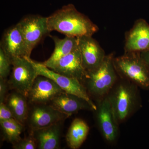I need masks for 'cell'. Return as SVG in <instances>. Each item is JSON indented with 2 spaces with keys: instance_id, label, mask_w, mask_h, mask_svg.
<instances>
[{
  "instance_id": "7c38bea8",
  "label": "cell",
  "mask_w": 149,
  "mask_h": 149,
  "mask_svg": "<svg viewBox=\"0 0 149 149\" xmlns=\"http://www.w3.org/2000/svg\"><path fill=\"white\" fill-rule=\"evenodd\" d=\"M124 52L149 51V24L143 19H137L125 34Z\"/></svg>"
},
{
  "instance_id": "2e32d148",
  "label": "cell",
  "mask_w": 149,
  "mask_h": 149,
  "mask_svg": "<svg viewBox=\"0 0 149 149\" xmlns=\"http://www.w3.org/2000/svg\"><path fill=\"white\" fill-rule=\"evenodd\" d=\"M61 122L46 128L34 130L33 137L40 149L59 148L61 135Z\"/></svg>"
},
{
  "instance_id": "ba28073f",
  "label": "cell",
  "mask_w": 149,
  "mask_h": 149,
  "mask_svg": "<svg viewBox=\"0 0 149 149\" xmlns=\"http://www.w3.org/2000/svg\"><path fill=\"white\" fill-rule=\"evenodd\" d=\"M0 45L11 61L17 58H30L32 52L17 23L5 31Z\"/></svg>"
},
{
  "instance_id": "8fae6325",
  "label": "cell",
  "mask_w": 149,
  "mask_h": 149,
  "mask_svg": "<svg viewBox=\"0 0 149 149\" xmlns=\"http://www.w3.org/2000/svg\"><path fill=\"white\" fill-rule=\"evenodd\" d=\"M97 110V118L100 130L105 140L114 143L118 138V125L107 96L99 101Z\"/></svg>"
},
{
  "instance_id": "cb8c5ba5",
  "label": "cell",
  "mask_w": 149,
  "mask_h": 149,
  "mask_svg": "<svg viewBox=\"0 0 149 149\" xmlns=\"http://www.w3.org/2000/svg\"><path fill=\"white\" fill-rule=\"evenodd\" d=\"M6 80L0 78V103L4 102L7 91Z\"/></svg>"
},
{
  "instance_id": "3957f363",
  "label": "cell",
  "mask_w": 149,
  "mask_h": 149,
  "mask_svg": "<svg viewBox=\"0 0 149 149\" xmlns=\"http://www.w3.org/2000/svg\"><path fill=\"white\" fill-rule=\"evenodd\" d=\"M113 64L119 78L145 90H149V66L141 53L124 52L113 58Z\"/></svg>"
},
{
  "instance_id": "7402d4cb",
  "label": "cell",
  "mask_w": 149,
  "mask_h": 149,
  "mask_svg": "<svg viewBox=\"0 0 149 149\" xmlns=\"http://www.w3.org/2000/svg\"><path fill=\"white\" fill-rule=\"evenodd\" d=\"M37 141L34 137H28L20 139L13 144L15 149H35L37 148Z\"/></svg>"
},
{
  "instance_id": "44dd1931",
  "label": "cell",
  "mask_w": 149,
  "mask_h": 149,
  "mask_svg": "<svg viewBox=\"0 0 149 149\" xmlns=\"http://www.w3.org/2000/svg\"><path fill=\"white\" fill-rule=\"evenodd\" d=\"M11 61L0 48V78L6 80L10 74Z\"/></svg>"
},
{
  "instance_id": "5bb4252c",
  "label": "cell",
  "mask_w": 149,
  "mask_h": 149,
  "mask_svg": "<svg viewBox=\"0 0 149 149\" xmlns=\"http://www.w3.org/2000/svg\"><path fill=\"white\" fill-rule=\"evenodd\" d=\"M68 117L50 105L40 104L33 108L28 119L31 128L35 130L61 122L65 118Z\"/></svg>"
},
{
  "instance_id": "9c48e42d",
  "label": "cell",
  "mask_w": 149,
  "mask_h": 149,
  "mask_svg": "<svg viewBox=\"0 0 149 149\" xmlns=\"http://www.w3.org/2000/svg\"><path fill=\"white\" fill-rule=\"evenodd\" d=\"M49 68L64 76L77 79L83 84L88 76V72L83 66L78 47L58 60Z\"/></svg>"
},
{
  "instance_id": "8992f818",
  "label": "cell",
  "mask_w": 149,
  "mask_h": 149,
  "mask_svg": "<svg viewBox=\"0 0 149 149\" xmlns=\"http://www.w3.org/2000/svg\"><path fill=\"white\" fill-rule=\"evenodd\" d=\"M29 58H17L12 61V68L9 80V83L13 89L27 98L38 76Z\"/></svg>"
},
{
  "instance_id": "ac0fdd59",
  "label": "cell",
  "mask_w": 149,
  "mask_h": 149,
  "mask_svg": "<svg viewBox=\"0 0 149 149\" xmlns=\"http://www.w3.org/2000/svg\"><path fill=\"white\" fill-rule=\"evenodd\" d=\"M89 126L84 120L75 118L71 123L66 136L68 146L72 149H78L85 142L89 133Z\"/></svg>"
},
{
  "instance_id": "4fadbf2b",
  "label": "cell",
  "mask_w": 149,
  "mask_h": 149,
  "mask_svg": "<svg viewBox=\"0 0 149 149\" xmlns=\"http://www.w3.org/2000/svg\"><path fill=\"white\" fill-rule=\"evenodd\" d=\"M64 91L53 80L45 76L38 75L29 91L30 102L46 104Z\"/></svg>"
},
{
  "instance_id": "9a60e30c",
  "label": "cell",
  "mask_w": 149,
  "mask_h": 149,
  "mask_svg": "<svg viewBox=\"0 0 149 149\" xmlns=\"http://www.w3.org/2000/svg\"><path fill=\"white\" fill-rule=\"evenodd\" d=\"M50 103L54 109L68 117L82 110H93L85 100L65 92L56 96Z\"/></svg>"
},
{
  "instance_id": "52a82bcc",
  "label": "cell",
  "mask_w": 149,
  "mask_h": 149,
  "mask_svg": "<svg viewBox=\"0 0 149 149\" xmlns=\"http://www.w3.org/2000/svg\"><path fill=\"white\" fill-rule=\"evenodd\" d=\"M17 24L31 52L43 38L50 32L48 28L47 17L28 15L22 18Z\"/></svg>"
},
{
  "instance_id": "603a6c76",
  "label": "cell",
  "mask_w": 149,
  "mask_h": 149,
  "mask_svg": "<svg viewBox=\"0 0 149 149\" xmlns=\"http://www.w3.org/2000/svg\"><path fill=\"white\" fill-rule=\"evenodd\" d=\"M15 118L12 112L4 102L0 103V120Z\"/></svg>"
},
{
  "instance_id": "7a4b0ae2",
  "label": "cell",
  "mask_w": 149,
  "mask_h": 149,
  "mask_svg": "<svg viewBox=\"0 0 149 149\" xmlns=\"http://www.w3.org/2000/svg\"><path fill=\"white\" fill-rule=\"evenodd\" d=\"M138 88L135 84L119 78L107 96L118 125L127 120L141 105Z\"/></svg>"
},
{
  "instance_id": "6da1fadb",
  "label": "cell",
  "mask_w": 149,
  "mask_h": 149,
  "mask_svg": "<svg viewBox=\"0 0 149 149\" xmlns=\"http://www.w3.org/2000/svg\"><path fill=\"white\" fill-rule=\"evenodd\" d=\"M47 24L50 32L57 31L68 37L93 36L99 30L98 27L72 4L63 6L48 17Z\"/></svg>"
},
{
  "instance_id": "277c9868",
  "label": "cell",
  "mask_w": 149,
  "mask_h": 149,
  "mask_svg": "<svg viewBox=\"0 0 149 149\" xmlns=\"http://www.w3.org/2000/svg\"><path fill=\"white\" fill-rule=\"evenodd\" d=\"M113 53L107 55L98 68L88 73L85 86L89 94L99 101L108 95L119 79L114 64Z\"/></svg>"
},
{
  "instance_id": "e0dca14e",
  "label": "cell",
  "mask_w": 149,
  "mask_h": 149,
  "mask_svg": "<svg viewBox=\"0 0 149 149\" xmlns=\"http://www.w3.org/2000/svg\"><path fill=\"white\" fill-rule=\"evenodd\" d=\"M54 43V49L50 57L43 64L50 68L58 60L78 48V38L75 37H65L60 39L56 36H51Z\"/></svg>"
},
{
  "instance_id": "d6986e66",
  "label": "cell",
  "mask_w": 149,
  "mask_h": 149,
  "mask_svg": "<svg viewBox=\"0 0 149 149\" xmlns=\"http://www.w3.org/2000/svg\"><path fill=\"white\" fill-rule=\"evenodd\" d=\"M27 98L15 91L9 95L6 102V104L12 112L15 118L22 124L28 119Z\"/></svg>"
},
{
  "instance_id": "d4e9b609",
  "label": "cell",
  "mask_w": 149,
  "mask_h": 149,
  "mask_svg": "<svg viewBox=\"0 0 149 149\" xmlns=\"http://www.w3.org/2000/svg\"><path fill=\"white\" fill-rule=\"evenodd\" d=\"M141 55L142 58L149 66V51L141 53Z\"/></svg>"
},
{
  "instance_id": "5b68a950",
  "label": "cell",
  "mask_w": 149,
  "mask_h": 149,
  "mask_svg": "<svg viewBox=\"0 0 149 149\" xmlns=\"http://www.w3.org/2000/svg\"><path fill=\"white\" fill-rule=\"evenodd\" d=\"M29 59L35 67L38 75H42L50 78L64 92L83 99L91 106L93 110H97V105L92 100L87 88L82 82L75 78L67 77L55 72L45 65L43 63L33 60L30 58Z\"/></svg>"
},
{
  "instance_id": "30bf717a",
  "label": "cell",
  "mask_w": 149,
  "mask_h": 149,
  "mask_svg": "<svg viewBox=\"0 0 149 149\" xmlns=\"http://www.w3.org/2000/svg\"><path fill=\"white\" fill-rule=\"evenodd\" d=\"M78 45L83 66L88 73L97 69L107 55L98 42L92 36H83L78 37Z\"/></svg>"
},
{
  "instance_id": "ffe728a7",
  "label": "cell",
  "mask_w": 149,
  "mask_h": 149,
  "mask_svg": "<svg viewBox=\"0 0 149 149\" xmlns=\"http://www.w3.org/2000/svg\"><path fill=\"white\" fill-rule=\"evenodd\" d=\"M0 124L4 137L7 141L13 144L21 139L23 124L16 119L0 120Z\"/></svg>"
}]
</instances>
